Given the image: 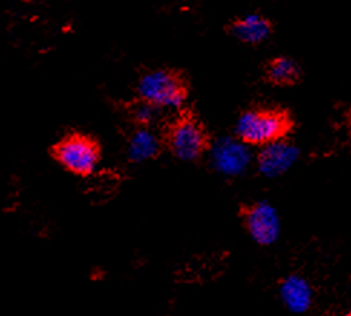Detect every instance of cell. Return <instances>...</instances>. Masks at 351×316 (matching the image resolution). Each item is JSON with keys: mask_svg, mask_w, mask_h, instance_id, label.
I'll use <instances>...</instances> for the list:
<instances>
[{"mask_svg": "<svg viewBox=\"0 0 351 316\" xmlns=\"http://www.w3.org/2000/svg\"><path fill=\"white\" fill-rule=\"evenodd\" d=\"M162 141L171 155L182 161H196L213 146L206 125L190 109L180 111L167 122Z\"/></svg>", "mask_w": 351, "mask_h": 316, "instance_id": "obj_1", "label": "cell"}, {"mask_svg": "<svg viewBox=\"0 0 351 316\" xmlns=\"http://www.w3.org/2000/svg\"><path fill=\"white\" fill-rule=\"evenodd\" d=\"M292 129L291 115L281 108H251L241 114L237 138L247 147H267L282 141Z\"/></svg>", "mask_w": 351, "mask_h": 316, "instance_id": "obj_2", "label": "cell"}, {"mask_svg": "<svg viewBox=\"0 0 351 316\" xmlns=\"http://www.w3.org/2000/svg\"><path fill=\"white\" fill-rule=\"evenodd\" d=\"M190 94V83L179 69L162 68L144 74L137 83V98L157 108H180Z\"/></svg>", "mask_w": 351, "mask_h": 316, "instance_id": "obj_3", "label": "cell"}, {"mask_svg": "<svg viewBox=\"0 0 351 316\" xmlns=\"http://www.w3.org/2000/svg\"><path fill=\"white\" fill-rule=\"evenodd\" d=\"M49 154L66 171L86 177L93 174L101 160V146L91 135L69 133L53 144Z\"/></svg>", "mask_w": 351, "mask_h": 316, "instance_id": "obj_4", "label": "cell"}, {"mask_svg": "<svg viewBox=\"0 0 351 316\" xmlns=\"http://www.w3.org/2000/svg\"><path fill=\"white\" fill-rule=\"evenodd\" d=\"M241 219L247 235L259 246H271L281 235L280 215L268 201H255L242 206Z\"/></svg>", "mask_w": 351, "mask_h": 316, "instance_id": "obj_5", "label": "cell"}, {"mask_svg": "<svg viewBox=\"0 0 351 316\" xmlns=\"http://www.w3.org/2000/svg\"><path fill=\"white\" fill-rule=\"evenodd\" d=\"M213 167L225 176H239L251 163V151L238 138H222L210 148Z\"/></svg>", "mask_w": 351, "mask_h": 316, "instance_id": "obj_6", "label": "cell"}, {"mask_svg": "<svg viewBox=\"0 0 351 316\" xmlns=\"http://www.w3.org/2000/svg\"><path fill=\"white\" fill-rule=\"evenodd\" d=\"M298 155L300 151L294 144H291L287 140L276 141L261 148L256 157L258 168L263 176L278 177L295 164Z\"/></svg>", "mask_w": 351, "mask_h": 316, "instance_id": "obj_7", "label": "cell"}, {"mask_svg": "<svg viewBox=\"0 0 351 316\" xmlns=\"http://www.w3.org/2000/svg\"><path fill=\"white\" fill-rule=\"evenodd\" d=\"M280 298L284 306L295 315L308 312L314 302L311 283L301 275H289L280 283Z\"/></svg>", "mask_w": 351, "mask_h": 316, "instance_id": "obj_8", "label": "cell"}, {"mask_svg": "<svg viewBox=\"0 0 351 316\" xmlns=\"http://www.w3.org/2000/svg\"><path fill=\"white\" fill-rule=\"evenodd\" d=\"M228 32L242 43L258 45L271 36L272 22L259 13H250L232 21L228 25Z\"/></svg>", "mask_w": 351, "mask_h": 316, "instance_id": "obj_9", "label": "cell"}, {"mask_svg": "<svg viewBox=\"0 0 351 316\" xmlns=\"http://www.w3.org/2000/svg\"><path fill=\"white\" fill-rule=\"evenodd\" d=\"M163 141L150 128H136L128 140L127 157L133 163H143L156 158L162 150Z\"/></svg>", "mask_w": 351, "mask_h": 316, "instance_id": "obj_10", "label": "cell"}, {"mask_svg": "<svg viewBox=\"0 0 351 316\" xmlns=\"http://www.w3.org/2000/svg\"><path fill=\"white\" fill-rule=\"evenodd\" d=\"M267 79L276 86L295 85L301 78L300 65L288 56H276L265 66Z\"/></svg>", "mask_w": 351, "mask_h": 316, "instance_id": "obj_11", "label": "cell"}, {"mask_svg": "<svg viewBox=\"0 0 351 316\" xmlns=\"http://www.w3.org/2000/svg\"><path fill=\"white\" fill-rule=\"evenodd\" d=\"M128 117L134 121L137 128H150V125L158 117L160 108L145 103L143 99L136 98L133 103L127 105Z\"/></svg>", "mask_w": 351, "mask_h": 316, "instance_id": "obj_12", "label": "cell"}]
</instances>
